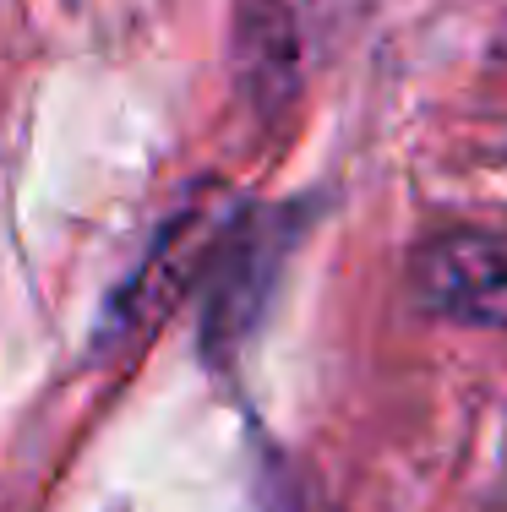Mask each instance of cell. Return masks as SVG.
<instances>
[{
	"label": "cell",
	"instance_id": "cell-1",
	"mask_svg": "<svg viewBox=\"0 0 507 512\" xmlns=\"http://www.w3.org/2000/svg\"><path fill=\"white\" fill-rule=\"evenodd\" d=\"M415 289L437 316L475 327H507V235L458 229L420 251Z\"/></svg>",
	"mask_w": 507,
	"mask_h": 512
},
{
	"label": "cell",
	"instance_id": "cell-2",
	"mask_svg": "<svg viewBox=\"0 0 507 512\" xmlns=\"http://www.w3.org/2000/svg\"><path fill=\"white\" fill-rule=\"evenodd\" d=\"M262 512H300V502H295V491H284V485H279V496H273Z\"/></svg>",
	"mask_w": 507,
	"mask_h": 512
}]
</instances>
